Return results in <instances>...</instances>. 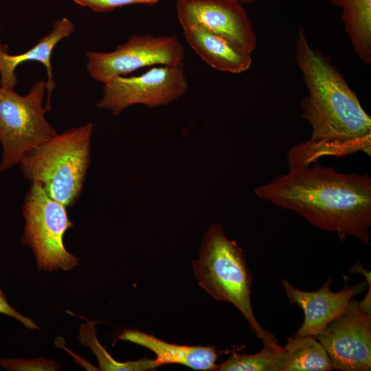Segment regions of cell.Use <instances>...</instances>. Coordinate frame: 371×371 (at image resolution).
Here are the masks:
<instances>
[{"label":"cell","instance_id":"1","mask_svg":"<svg viewBox=\"0 0 371 371\" xmlns=\"http://www.w3.org/2000/svg\"><path fill=\"white\" fill-rule=\"evenodd\" d=\"M295 59L308 93L302 116L311 127L308 139L292 146L289 168L311 165L323 157L371 155V117L330 59L310 44L302 27L295 42Z\"/></svg>","mask_w":371,"mask_h":371},{"label":"cell","instance_id":"2","mask_svg":"<svg viewBox=\"0 0 371 371\" xmlns=\"http://www.w3.org/2000/svg\"><path fill=\"white\" fill-rule=\"evenodd\" d=\"M255 194L278 207L292 210L311 225L370 243L371 178L346 174L317 162L288 172L257 187Z\"/></svg>","mask_w":371,"mask_h":371},{"label":"cell","instance_id":"3","mask_svg":"<svg viewBox=\"0 0 371 371\" xmlns=\"http://www.w3.org/2000/svg\"><path fill=\"white\" fill-rule=\"evenodd\" d=\"M93 124L55 135L26 153L20 167L24 177L38 183L54 200L66 207L78 200L91 159Z\"/></svg>","mask_w":371,"mask_h":371},{"label":"cell","instance_id":"4","mask_svg":"<svg viewBox=\"0 0 371 371\" xmlns=\"http://www.w3.org/2000/svg\"><path fill=\"white\" fill-rule=\"evenodd\" d=\"M192 265L201 287L216 300L233 304L264 345L278 344L275 336L262 328L254 316L250 300L252 276L245 254L236 241L226 236L221 225L207 230L199 258Z\"/></svg>","mask_w":371,"mask_h":371},{"label":"cell","instance_id":"5","mask_svg":"<svg viewBox=\"0 0 371 371\" xmlns=\"http://www.w3.org/2000/svg\"><path fill=\"white\" fill-rule=\"evenodd\" d=\"M45 91L43 80L36 82L25 95L0 86V172L20 164L26 153L56 135L45 117Z\"/></svg>","mask_w":371,"mask_h":371},{"label":"cell","instance_id":"6","mask_svg":"<svg viewBox=\"0 0 371 371\" xmlns=\"http://www.w3.org/2000/svg\"><path fill=\"white\" fill-rule=\"evenodd\" d=\"M66 206L49 196L36 183H32L24 198L23 244L30 247L38 270L69 271L79 259L65 249V232L73 227Z\"/></svg>","mask_w":371,"mask_h":371},{"label":"cell","instance_id":"7","mask_svg":"<svg viewBox=\"0 0 371 371\" xmlns=\"http://www.w3.org/2000/svg\"><path fill=\"white\" fill-rule=\"evenodd\" d=\"M97 107L117 115L133 104L150 108L166 105L183 96L188 82L182 63L153 67L139 76H122L103 83Z\"/></svg>","mask_w":371,"mask_h":371},{"label":"cell","instance_id":"8","mask_svg":"<svg viewBox=\"0 0 371 371\" xmlns=\"http://www.w3.org/2000/svg\"><path fill=\"white\" fill-rule=\"evenodd\" d=\"M86 57L89 75L104 83L143 67L177 65L183 62L185 49L175 35L134 34L112 52L88 51Z\"/></svg>","mask_w":371,"mask_h":371},{"label":"cell","instance_id":"9","mask_svg":"<svg viewBox=\"0 0 371 371\" xmlns=\"http://www.w3.org/2000/svg\"><path fill=\"white\" fill-rule=\"evenodd\" d=\"M328 353L333 368L343 371L371 370V313L350 300L346 310L315 337Z\"/></svg>","mask_w":371,"mask_h":371},{"label":"cell","instance_id":"10","mask_svg":"<svg viewBox=\"0 0 371 371\" xmlns=\"http://www.w3.org/2000/svg\"><path fill=\"white\" fill-rule=\"evenodd\" d=\"M182 27L199 26L221 36L240 51L252 54L257 37L242 3L230 0H185L177 2Z\"/></svg>","mask_w":371,"mask_h":371},{"label":"cell","instance_id":"11","mask_svg":"<svg viewBox=\"0 0 371 371\" xmlns=\"http://www.w3.org/2000/svg\"><path fill=\"white\" fill-rule=\"evenodd\" d=\"M346 285L339 292L330 289L332 279H328L317 291L308 292L295 288L287 280H282L289 301L297 304L304 311V319L295 335L316 337L333 320L347 308L352 297L366 288V282L348 286V278L344 276Z\"/></svg>","mask_w":371,"mask_h":371},{"label":"cell","instance_id":"12","mask_svg":"<svg viewBox=\"0 0 371 371\" xmlns=\"http://www.w3.org/2000/svg\"><path fill=\"white\" fill-rule=\"evenodd\" d=\"M75 25L66 17L57 20L53 24L52 30L47 35L41 38L36 45L18 55H10L7 52H0V86L7 89H14L17 79L15 69L21 63L33 60L42 63L47 73L46 91L47 100L45 106L46 111L51 109L50 99L52 91L55 88L53 79L51 56L55 46L63 38L70 36L74 32Z\"/></svg>","mask_w":371,"mask_h":371},{"label":"cell","instance_id":"13","mask_svg":"<svg viewBox=\"0 0 371 371\" xmlns=\"http://www.w3.org/2000/svg\"><path fill=\"white\" fill-rule=\"evenodd\" d=\"M118 339L145 347L156 355L160 366L167 363L184 365L197 370L214 371L218 356L215 347L181 346L166 342L154 335L137 330H126Z\"/></svg>","mask_w":371,"mask_h":371},{"label":"cell","instance_id":"14","mask_svg":"<svg viewBox=\"0 0 371 371\" xmlns=\"http://www.w3.org/2000/svg\"><path fill=\"white\" fill-rule=\"evenodd\" d=\"M183 30L190 47L212 68L232 74H240L250 68L251 55L240 51L225 38L199 26Z\"/></svg>","mask_w":371,"mask_h":371},{"label":"cell","instance_id":"15","mask_svg":"<svg viewBox=\"0 0 371 371\" xmlns=\"http://www.w3.org/2000/svg\"><path fill=\"white\" fill-rule=\"evenodd\" d=\"M342 9L341 19L352 47L366 65L371 63V0H329Z\"/></svg>","mask_w":371,"mask_h":371},{"label":"cell","instance_id":"16","mask_svg":"<svg viewBox=\"0 0 371 371\" xmlns=\"http://www.w3.org/2000/svg\"><path fill=\"white\" fill-rule=\"evenodd\" d=\"M284 348L281 371H328L331 360L322 344L311 336L289 337Z\"/></svg>","mask_w":371,"mask_h":371},{"label":"cell","instance_id":"17","mask_svg":"<svg viewBox=\"0 0 371 371\" xmlns=\"http://www.w3.org/2000/svg\"><path fill=\"white\" fill-rule=\"evenodd\" d=\"M283 355V347L264 345L255 354L233 352L229 359L216 365L214 371H281Z\"/></svg>","mask_w":371,"mask_h":371},{"label":"cell","instance_id":"18","mask_svg":"<svg viewBox=\"0 0 371 371\" xmlns=\"http://www.w3.org/2000/svg\"><path fill=\"white\" fill-rule=\"evenodd\" d=\"M79 330V341L89 347L96 357L99 366L98 370L102 371H145L154 370L159 366L155 359L146 357L137 361L119 362L115 361L98 342L95 330V324L86 320Z\"/></svg>","mask_w":371,"mask_h":371},{"label":"cell","instance_id":"19","mask_svg":"<svg viewBox=\"0 0 371 371\" xmlns=\"http://www.w3.org/2000/svg\"><path fill=\"white\" fill-rule=\"evenodd\" d=\"M0 366L8 371H57L60 366L54 360L44 357L1 358Z\"/></svg>","mask_w":371,"mask_h":371},{"label":"cell","instance_id":"20","mask_svg":"<svg viewBox=\"0 0 371 371\" xmlns=\"http://www.w3.org/2000/svg\"><path fill=\"white\" fill-rule=\"evenodd\" d=\"M78 5L94 12H109L115 8L132 4H154L159 0H73Z\"/></svg>","mask_w":371,"mask_h":371},{"label":"cell","instance_id":"21","mask_svg":"<svg viewBox=\"0 0 371 371\" xmlns=\"http://www.w3.org/2000/svg\"><path fill=\"white\" fill-rule=\"evenodd\" d=\"M0 313L11 317L29 329H39L37 324L30 317L16 311L8 302L6 297L0 288Z\"/></svg>","mask_w":371,"mask_h":371},{"label":"cell","instance_id":"22","mask_svg":"<svg viewBox=\"0 0 371 371\" xmlns=\"http://www.w3.org/2000/svg\"><path fill=\"white\" fill-rule=\"evenodd\" d=\"M175 1L176 2H177V1H185V0H175ZM230 1H238L243 4V3H251L254 2L256 0H230Z\"/></svg>","mask_w":371,"mask_h":371},{"label":"cell","instance_id":"23","mask_svg":"<svg viewBox=\"0 0 371 371\" xmlns=\"http://www.w3.org/2000/svg\"><path fill=\"white\" fill-rule=\"evenodd\" d=\"M8 49V46L7 45H3L0 42V52H7Z\"/></svg>","mask_w":371,"mask_h":371}]
</instances>
